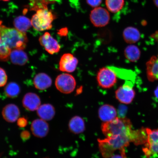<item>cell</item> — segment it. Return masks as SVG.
<instances>
[{
	"instance_id": "6da1fadb",
	"label": "cell",
	"mask_w": 158,
	"mask_h": 158,
	"mask_svg": "<svg viewBox=\"0 0 158 158\" xmlns=\"http://www.w3.org/2000/svg\"><path fill=\"white\" fill-rule=\"evenodd\" d=\"M130 120L126 118L116 117L109 122H104L101 128L106 138L118 136H127L133 138V142L137 145L143 143L144 134L143 129L137 131L132 130Z\"/></svg>"
},
{
	"instance_id": "7a4b0ae2",
	"label": "cell",
	"mask_w": 158,
	"mask_h": 158,
	"mask_svg": "<svg viewBox=\"0 0 158 158\" xmlns=\"http://www.w3.org/2000/svg\"><path fill=\"white\" fill-rule=\"evenodd\" d=\"M98 147L102 155L104 158H110L114 155V152L120 150L129 145L133 142V138L127 136H118L98 139Z\"/></svg>"
},
{
	"instance_id": "3957f363",
	"label": "cell",
	"mask_w": 158,
	"mask_h": 158,
	"mask_svg": "<svg viewBox=\"0 0 158 158\" xmlns=\"http://www.w3.org/2000/svg\"><path fill=\"white\" fill-rule=\"evenodd\" d=\"M0 35L1 40L11 49H23L26 47L28 39L25 33L16 29L10 28L2 24L0 21Z\"/></svg>"
},
{
	"instance_id": "277c9868",
	"label": "cell",
	"mask_w": 158,
	"mask_h": 158,
	"mask_svg": "<svg viewBox=\"0 0 158 158\" xmlns=\"http://www.w3.org/2000/svg\"><path fill=\"white\" fill-rule=\"evenodd\" d=\"M55 19L52 12L48 8L37 10L31 20L33 27L39 31H43L52 28V23Z\"/></svg>"
},
{
	"instance_id": "5b68a950",
	"label": "cell",
	"mask_w": 158,
	"mask_h": 158,
	"mask_svg": "<svg viewBox=\"0 0 158 158\" xmlns=\"http://www.w3.org/2000/svg\"><path fill=\"white\" fill-rule=\"evenodd\" d=\"M55 85L59 91L64 94H69L74 90L76 82L72 75L68 73H63L57 77Z\"/></svg>"
},
{
	"instance_id": "8992f818",
	"label": "cell",
	"mask_w": 158,
	"mask_h": 158,
	"mask_svg": "<svg viewBox=\"0 0 158 158\" xmlns=\"http://www.w3.org/2000/svg\"><path fill=\"white\" fill-rule=\"evenodd\" d=\"M117 77L115 73L111 69L108 68H102L98 73L97 80L101 87L109 89L117 82Z\"/></svg>"
},
{
	"instance_id": "52a82bcc",
	"label": "cell",
	"mask_w": 158,
	"mask_h": 158,
	"mask_svg": "<svg viewBox=\"0 0 158 158\" xmlns=\"http://www.w3.org/2000/svg\"><path fill=\"white\" fill-rule=\"evenodd\" d=\"M132 81H126L123 85L120 86L115 92L116 98L120 102L130 104L133 102L135 95Z\"/></svg>"
},
{
	"instance_id": "ba28073f",
	"label": "cell",
	"mask_w": 158,
	"mask_h": 158,
	"mask_svg": "<svg viewBox=\"0 0 158 158\" xmlns=\"http://www.w3.org/2000/svg\"><path fill=\"white\" fill-rule=\"evenodd\" d=\"M146 131L147 138L143 150L146 156L149 157L158 154V128L152 130L146 128Z\"/></svg>"
},
{
	"instance_id": "9c48e42d",
	"label": "cell",
	"mask_w": 158,
	"mask_h": 158,
	"mask_svg": "<svg viewBox=\"0 0 158 158\" xmlns=\"http://www.w3.org/2000/svg\"><path fill=\"white\" fill-rule=\"evenodd\" d=\"M90 17L92 24L96 27L106 26L109 23L110 19V14L107 10L101 7L93 10Z\"/></svg>"
},
{
	"instance_id": "30bf717a",
	"label": "cell",
	"mask_w": 158,
	"mask_h": 158,
	"mask_svg": "<svg viewBox=\"0 0 158 158\" xmlns=\"http://www.w3.org/2000/svg\"><path fill=\"white\" fill-rule=\"evenodd\" d=\"M39 41L41 46L44 47L45 50L49 54H56L60 51V46L58 41L48 32L45 33L40 37Z\"/></svg>"
},
{
	"instance_id": "8fae6325",
	"label": "cell",
	"mask_w": 158,
	"mask_h": 158,
	"mask_svg": "<svg viewBox=\"0 0 158 158\" xmlns=\"http://www.w3.org/2000/svg\"><path fill=\"white\" fill-rule=\"evenodd\" d=\"M78 63V59L70 53L62 55L59 63V70L62 72L72 73L76 70Z\"/></svg>"
},
{
	"instance_id": "7c38bea8",
	"label": "cell",
	"mask_w": 158,
	"mask_h": 158,
	"mask_svg": "<svg viewBox=\"0 0 158 158\" xmlns=\"http://www.w3.org/2000/svg\"><path fill=\"white\" fill-rule=\"evenodd\" d=\"M31 130L33 135L37 138H44L49 131L48 124L42 119L35 120L31 124Z\"/></svg>"
},
{
	"instance_id": "4fadbf2b",
	"label": "cell",
	"mask_w": 158,
	"mask_h": 158,
	"mask_svg": "<svg viewBox=\"0 0 158 158\" xmlns=\"http://www.w3.org/2000/svg\"><path fill=\"white\" fill-rule=\"evenodd\" d=\"M23 107L31 111L37 110L40 106L41 100L39 97L33 93H28L25 95L23 100Z\"/></svg>"
},
{
	"instance_id": "5bb4252c",
	"label": "cell",
	"mask_w": 158,
	"mask_h": 158,
	"mask_svg": "<svg viewBox=\"0 0 158 158\" xmlns=\"http://www.w3.org/2000/svg\"><path fill=\"white\" fill-rule=\"evenodd\" d=\"M147 74L150 82L158 80V56L151 57L146 64Z\"/></svg>"
},
{
	"instance_id": "9a60e30c",
	"label": "cell",
	"mask_w": 158,
	"mask_h": 158,
	"mask_svg": "<svg viewBox=\"0 0 158 158\" xmlns=\"http://www.w3.org/2000/svg\"><path fill=\"white\" fill-rule=\"evenodd\" d=\"M99 117L104 122L111 121L116 118L117 111L114 106L105 104L101 106L98 110Z\"/></svg>"
},
{
	"instance_id": "2e32d148",
	"label": "cell",
	"mask_w": 158,
	"mask_h": 158,
	"mask_svg": "<svg viewBox=\"0 0 158 158\" xmlns=\"http://www.w3.org/2000/svg\"><path fill=\"white\" fill-rule=\"evenodd\" d=\"M2 114L5 120L10 123L17 121L20 115L19 109L14 104L7 105L4 107Z\"/></svg>"
},
{
	"instance_id": "e0dca14e",
	"label": "cell",
	"mask_w": 158,
	"mask_h": 158,
	"mask_svg": "<svg viewBox=\"0 0 158 158\" xmlns=\"http://www.w3.org/2000/svg\"><path fill=\"white\" fill-rule=\"evenodd\" d=\"M35 88L40 90H44L50 87L52 84V79L45 73H40L33 80Z\"/></svg>"
},
{
	"instance_id": "ac0fdd59",
	"label": "cell",
	"mask_w": 158,
	"mask_h": 158,
	"mask_svg": "<svg viewBox=\"0 0 158 158\" xmlns=\"http://www.w3.org/2000/svg\"><path fill=\"white\" fill-rule=\"evenodd\" d=\"M123 36L124 40L126 43L133 44L139 40L141 34L139 31L136 27H129L124 29Z\"/></svg>"
},
{
	"instance_id": "d6986e66",
	"label": "cell",
	"mask_w": 158,
	"mask_h": 158,
	"mask_svg": "<svg viewBox=\"0 0 158 158\" xmlns=\"http://www.w3.org/2000/svg\"><path fill=\"white\" fill-rule=\"evenodd\" d=\"M37 114L39 117L45 121L52 120L54 117L55 110L54 106L49 104L40 106L37 110Z\"/></svg>"
},
{
	"instance_id": "ffe728a7",
	"label": "cell",
	"mask_w": 158,
	"mask_h": 158,
	"mask_svg": "<svg viewBox=\"0 0 158 158\" xmlns=\"http://www.w3.org/2000/svg\"><path fill=\"white\" fill-rule=\"evenodd\" d=\"M10 58L13 64L19 66L24 65L29 60L26 53L21 49H13L11 51Z\"/></svg>"
},
{
	"instance_id": "44dd1931",
	"label": "cell",
	"mask_w": 158,
	"mask_h": 158,
	"mask_svg": "<svg viewBox=\"0 0 158 158\" xmlns=\"http://www.w3.org/2000/svg\"><path fill=\"white\" fill-rule=\"evenodd\" d=\"M69 127L70 131L75 134L82 133L85 128L84 120L77 116L71 118L69 122Z\"/></svg>"
},
{
	"instance_id": "7402d4cb",
	"label": "cell",
	"mask_w": 158,
	"mask_h": 158,
	"mask_svg": "<svg viewBox=\"0 0 158 158\" xmlns=\"http://www.w3.org/2000/svg\"><path fill=\"white\" fill-rule=\"evenodd\" d=\"M141 51L138 47L134 45H130L126 47L124 51L126 58L130 62H137L141 56Z\"/></svg>"
},
{
	"instance_id": "603a6c76",
	"label": "cell",
	"mask_w": 158,
	"mask_h": 158,
	"mask_svg": "<svg viewBox=\"0 0 158 158\" xmlns=\"http://www.w3.org/2000/svg\"><path fill=\"white\" fill-rule=\"evenodd\" d=\"M15 28L22 32L25 33L31 27V21L27 18L20 16L16 18L14 21Z\"/></svg>"
},
{
	"instance_id": "cb8c5ba5",
	"label": "cell",
	"mask_w": 158,
	"mask_h": 158,
	"mask_svg": "<svg viewBox=\"0 0 158 158\" xmlns=\"http://www.w3.org/2000/svg\"><path fill=\"white\" fill-rule=\"evenodd\" d=\"M108 68L113 70L116 76L120 78L130 81H133L135 78V74L133 71L114 66H108Z\"/></svg>"
},
{
	"instance_id": "d4e9b609",
	"label": "cell",
	"mask_w": 158,
	"mask_h": 158,
	"mask_svg": "<svg viewBox=\"0 0 158 158\" xmlns=\"http://www.w3.org/2000/svg\"><path fill=\"white\" fill-rule=\"evenodd\" d=\"M60 0H29L31 10L37 11L40 9L47 8L49 4L55 3Z\"/></svg>"
},
{
	"instance_id": "484cf974",
	"label": "cell",
	"mask_w": 158,
	"mask_h": 158,
	"mask_svg": "<svg viewBox=\"0 0 158 158\" xmlns=\"http://www.w3.org/2000/svg\"><path fill=\"white\" fill-rule=\"evenodd\" d=\"M20 88L16 83L11 82L8 84L5 89L6 95L9 98L17 97L20 92Z\"/></svg>"
},
{
	"instance_id": "4316f807",
	"label": "cell",
	"mask_w": 158,
	"mask_h": 158,
	"mask_svg": "<svg viewBox=\"0 0 158 158\" xmlns=\"http://www.w3.org/2000/svg\"><path fill=\"white\" fill-rule=\"evenodd\" d=\"M124 0H106V4L107 9L113 13L120 11L123 7Z\"/></svg>"
},
{
	"instance_id": "83f0119b",
	"label": "cell",
	"mask_w": 158,
	"mask_h": 158,
	"mask_svg": "<svg viewBox=\"0 0 158 158\" xmlns=\"http://www.w3.org/2000/svg\"><path fill=\"white\" fill-rule=\"evenodd\" d=\"M11 49L4 41L1 40L0 41V61L6 62L9 60Z\"/></svg>"
},
{
	"instance_id": "f1b7e54d",
	"label": "cell",
	"mask_w": 158,
	"mask_h": 158,
	"mask_svg": "<svg viewBox=\"0 0 158 158\" xmlns=\"http://www.w3.org/2000/svg\"><path fill=\"white\" fill-rule=\"evenodd\" d=\"M7 77L5 71L0 68V87L4 86L6 83Z\"/></svg>"
},
{
	"instance_id": "f546056e",
	"label": "cell",
	"mask_w": 158,
	"mask_h": 158,
	"mask_svg": "<svg viewBox=\"0 0 158 158\" xmlns=\"http://www.w3.org/2000/svg\"><path fill=\"white\" fill-rule=\"evenodd\" d=\"M102 0H86L89 5L93 7H98L102 3Z\"/></svg>"
},
{
	"instance_id": "4dcf8cb0",
	"label": "cell",
	"mask_w": 158,
	"mask_h": 158,
	"mask_svg": "<svg viewBox=\"0 0 158 158\" xmlns=\"http://www.w3.org/2000/svg\"><path fill=\"white\" fill-rule=\"evenodd\" d=\"M120 153L119 154L113 155L110 158H126L125 153V148H123L119 150Z\"/></svg>"
},
{
	"instance_id": "1f68e13d",
	"label": "cell",
	"mask_w": 158,
	"mask_h": 158,
	"mask_svg": "<svg viewBox=\"0 0 158 158\" xmlns=\"http://www.w3.org/2000/svg\"><path fill=\"white\" fill-rule=\"evenodd\" d=\"M18 125L21 127H25L27 124V120L24 118H20L18 120Z\"/></svg>"
},
{
	"instance_id": "d6a6232c",
	"label": "cell",
	"mask_w": 158,
	"mask_h": 158,
	"mask_svg": "<svg viewBox=\"0 0 158 158\" xmlns=\"http://www.w3.org/2000/svg\"><path fill=\"white\" fill-rule=\"evenodd\" d=\"M30 137V133L28 131H24L21 134V137L23 140H27L29 139Z\"/></svg>"
},
{
	"instance_id": "836d02e7",
	"label": "cell",
	"mask_w": 158,
	"mask_h": 158,
	"mask_svg": "<svg viewBox=\"0 0 158 158\" xmlns=\"http://www.w3.org/2000/svg\"><path fill=\"white\" fill-rule=\"evenodd\" d=\"M151 36L152 38H153L155 40L158 44V31H155V32L153 33L152 35H151Z\"/></svg>"
},
{
	"instance_id": "e575fe53",
	"label": "cell",
	"mask_w": 158,
	"mask_h": 158,
	"mask_svg": "<svg viewBox=\"0 0 158 158\" xmlns=\"http://www.w3.org/2000/svg\"><path fill=\"white\" fill-rule=\"evenodd\" d=\"M154 94L155 97L158 100V86L156 88L155 91H154Z\"/></svg>"
},
{
	"instance_id": "d590c367",
	"label": "cell",
	"mask_w": 158,
	"mask_h": 158,
	"mask_svg": "<svg viewBox=\"0 0 158 158\" xmlns=\"http://www.w3.org/2000/svg\"><path fill=\"white\" fill-rule=\"evenodd\" d=\"M154 4L158 8V0H153Z\"/></svg>"
},
{
	"instance_id": "8d00e7d4",
	"label": "cell",
	"mask_w": 158,
	"mask_h": 158,
	"mask_svg": "<svg viewBox=\"0 0 158 158\" xmlns=\"http://www.w3.org/2000/svg\"><path fill=\"white\" fill-rule=\"evenodd\" d=\"M2 1H10V0H2Z\"/></svg>"
},
{
	"instance_id": "74e56055",
	"label": "cell",
	"mask_w": 158,
	"mask_h": 158,
	"mask_svg": "<svg viewBox=\"0 0 158 158\" xmlns=\"http://www.w3.org/2000/svg\"><path fill=\"white\" fill-rule=\"evenodd\" d=\"M1 35H0V41H1Z\"/></svg>"
}]
</instances>
